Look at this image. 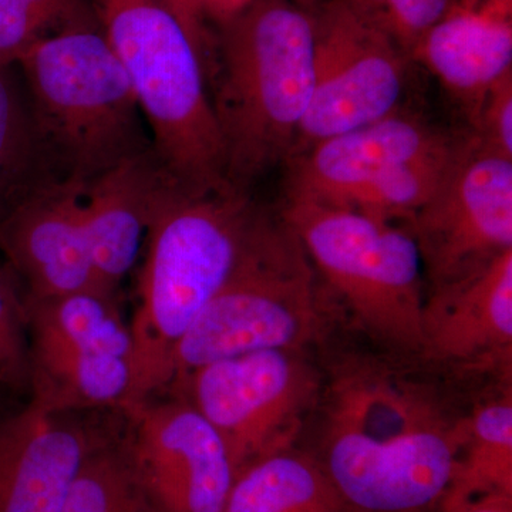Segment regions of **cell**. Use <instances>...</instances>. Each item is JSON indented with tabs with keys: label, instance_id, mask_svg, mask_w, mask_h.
<instances>
[{
	"label": "cell",
	"instance_id": "cell-8",
	"mask_svg": "<svg viewBox=\"0 0 512 512\" xmlns=\"http://www.w3.org/2000/svg\"><path fill=\"white\" fill-rule=\"evenodd\" d=\"M188 402L220 434L237 474L289 450L318 379L295 350H265L202 366L180 380Z\"/></svg>",
	"mask_w": 512,
	"mask_h": 512
},
{
	"label": "cell",
	"instance_id": "cell-13",
	"mask_svg": "<svg viewBox=\"0 0 512 512\" xmlns=\"http://www.w3.org/2000/svg\"><path fill=\"white\" fill-rule=\"evenodd\" d=\"M456 140L420 117L394 111L289 158L286 197L339 205L380 175L444 150Z\"/></svg>",
	"mask_w": 512,
	"mask_h": 512
},
{
	"label": "cell",
	"instance_id": "cell-3",
	"mask_svg": "<svg viewBox=\"0 0 512 512\" xmlns=\"http://www.w3.org/2000/svg\"><path fill=\"white\" fill-rule=\"evenodd\" d=\"M313 72L315 26L301 10L264 0L228 19L208 80L232 187L248 191L288 161L311 103Z\"/></svg>",
	"mask_w": 512,
	"mask_h": 512
},
{
	"label": "cell",
	"instance_id": "cell-6",
	"mask_svg": "<svg viewBox=\"0 0 512 512\" xmlns=\"http://www.w3.org/2000/svg\"><path fill=\"white\" fill-rule=\"evenodd\" d=\"M282 221L315 271L375 338L423 349V264L409 228L325 202L286 197Z\"/></svg>",
	"mask_w": 512,
	"mask_h": 512
},
{
	"label": "cell",
	"instance_id": "cell-10",
	"mask_svg": "<svg viewBox=\"0 0 512 512\" xmlns=\"http://www.w3.org/2000/svg\"><path fill=\"white\" fill-rule=\"evenodd\" d=\"M404 56L396 40L365 13L333 12L315 29L311 103L289 158L400 110L407 79Z\"/></svg>",
	"mask_w": 512,
	"mask_h": 512
},
{
	"label": "cell",
	"instance_id": "cell-16",
	"mask_svg": "<svg viewBox=\"0 0 512 512\" xmlns=\"http://www.w3.org/2000/svg\"><path fill=\"white\" fill-rule=\"evenodd\" d=\"M170 178L151 148L84 185V229L97 278L106 291H116L136 266L158 195Z\"/></svg>",
	"mask_w": 512,
	"mask_h": 512
},
{
	"label": "cell",
	"instance_id": "cell-14",
	"mask_svg": "<svg viewBox=\"0 0 512 512\" xmlns=\"http://www.w3.org/2000/svg\"><path fill=\"white\" fill-rule=\"evenodd\" d=\"M40 397L0 424V512H60L97 446Z\"/></svg>",
	"mask_w": 512,
	"mask_h": 512
},
{
	"label": "cell",
	"instance_id": "cell-11",
	"mask_svg": "<svg viewBox=\"0 0 512 512\" xmlns=\"http://www.w3.org/2000/svg\"><path fill=\"white\" fill-rule=\"evenodd\" d=\"M126 454L154 512H224L237 471L220 434L188 400L127 409Z\"/></svg>",
	"mask_w": 512,
	"mask_h": 512
},
{
	"label": "cell",
	"instance_id": "cell-7",
	"mask_svg": "<svg viewBox=\"0 0 512 512\" xmlns=\"http://www.w3.org/2000/svg\"><path fill=\"white\" fill-rule=\"evenodd\" d=\"M315 269L291 229L266 221L237 272L178 340L171 383L202 366L265 350H298L323 326Z\"/></svg>",
	"mask_w": 512,
	"mask_h": 512
},
{
	"label": "cell",
	"instance_id": "cell-18",
	"mask_svg": "<svg viewBox=\"0 0 512 512\" xmlns=\"http://www.w3.org/2000/svg\"><path fill=\"white\" fill-rule=\"evenodd\" d=\"M25 311L32 335L30 365L79 369L106 357L131 362L130 325L121 318L113 292L89 289L59 298L25 299Z\"/></svg>",
	"mask_w": 512,
	"mask_h": 512
},
{
	"label": "cell",
	"instance_id": "cell-24",
	"mask_svg": "<svg viewBox=\"0 0 512 512\" xmlns=\"http://www.w3.org/2000/svg\"><path fill=\"white\" fill-rule=\"evenodd\" d=\"M90 12L89 0H0V66L18 64L39 40Z\"/></svg>",
	"mask_w": 512,
	"mask_h": 512
},
{
	"label": "cell",
	"instance_id": "cell-12",
	"mask_svg": "<svg viewBox=\"0 0 512 512\" xmlns=\"http://www.w3.org/2000/svg\"><path fill=\"white\" fill-rule=\"evenodd\" d=\"M83 187L47 181L0 220V251L28 285L26 299L103 289L84 229Z\"/></svg>",
	"mask_w": 512,
	"mask_h": 512
},
{
	"label": "cell",
	"instance_id": "cell-15",
	"mask_svg": "<svg viewBox=\"0 0 512 512\" xmlns=\"http://www.w3.org/2000/svg\"><path fill=\"white\" fill-rule=\"evenodd\" d=\"M512 249L434 289L423 312V349L434 359L485 363L511 356Z\"/></svg>",
	"mask_w": 512,
	"mask_h": 512
},
{
	"label": "cell",
	"instance_id": "cell-29",
	"mask_svg": "<svg viewBox=\"0 0 512 512\" xmlns=\"http://www.w3.org/2000/svg\"><path fill=\"white\" fill-rule=\"evenodd\" d=\"M441 512H512V494H487L456 503H441Z\"/></svg>",
	"mask_w": 512,
	"mask_h": 512
},
{
	"label": "cell",
	"instance_id": "cell-23",
	"mask_svg": "<svg viewBox=\"0 0 512 512\" xmlns=\"http://www.w3.org/2000/svg\"><path fill=\"white\" fill-rule=\"evenodd\" d=\"M60 512H154L126 454L96 447L74 481Z\"/></svg>",
	"mask_w": 512,
	"mask_h": 512
},
{
	"label": "cell",
	"instance_id": "cell-5",
	"mask_svg": "<svg viewBox=\"0 0 512 512\" xmlns=\"http://www.w3.org/2000/svg\"><path fill=\"white\" fill-rule=\"evenodd\" d=\"M165 173L197 190L228 185L210 59L164 0H89Z\"/></svg>",
	"mask_w": 512,
	"mask_h": 512
},
{
	"label": "cell",
	"instance_id": "cell-30",
	"mask_svg": "<svg viewBox=\"0 0 512 512\" xmlns=\"http://www.w3.org/2000/svg\"><path fill=\"white\" fill-rule=\"evenodd\" d=\"M197 3L202 16H204L205 10H210L212 13L227 16L229 19L237 15L241 6H244L245 0H197Z\"/></svg>",
	"mask_w": 512,
	"mask_h": 512
},
{
	"label": "cell",
	"instance_id": "cell-1",
	"mask_svg": "<svg viewBox=\"0 0 512 512\" xmlns=\"http://www.w3.org/2000/svg\"><path fill=\"white\" fill-rule=\"evenodd\" d=\"M268 218L231 184L197 190L170 178L158 195L138 279L130 397L124 409L171 383L178 340L244 262Z\"/></svg>",
	"mask_w": 512,
	"mask_h": 512
},
{
	"label": "cell",
	"instance_id": "cell-2",
	"mask_svg": "<svg viewBox=\"0 0 512 512\" xmlns=\"http://www.w3.org/2000/svg\"><path fill=\"white\" fill-rule=\"evenodd\" d=\"M461 440L463 420L448 419L426 390L357 366L333 383L323 468L345 504L416 512L446 494Z\"/></svg>",
	"mask_w": 512,
	"mask_h": 512
},
{
	"label": "cell",
	"instance_id": "cell-27",
	"mask_svg": "<svg viewBox=\"0 0 512 512\" xmlns=\"http://www.w3.org/2000/svg\"><path fill=\"white\" fill-rule=\"evenodd\" d=\"M376 3L384 16L380 28L410 53L448 10V0H376Z\"/></svg>",
	"mask_w": 512,
	"mask_h": 512
},
{
	"label": "cell",
	"instance_id": "cell-4",
	"mask_svg": "<svg viewBox=\"0 0 512 512\" xmlns=\"http://www.w3.org/2000/svg\"><path fill=\"white\" fill-rule=\"evenodd\" d=\"M18 64L53 181L86 185L153 148L127 74L93 10L39 40Z\"/></svg>",
	"mask_w": 512,
	"mask_h": 512
},
{
	"label": "cell",
	"instance_id": "cell-22",
	"mask_svg": "<svg viewBox=\"0 0 512 512\" xmlns=\"http://www.w3.org/2000/svg\"><path fill=\"white\" fill-rule=\"evenodd\" d=\"M461 137L444 150L380 175L372 183L353 191L338 207L363 212L383 221H409L439 190L456 157Z\"/></svg>",
	"mask_w": 512,
	"mask_h": 512
},
{
	"label": "cell",
	"instance_id": "cell-20",
	"mask_svg": "<svg viewBox=\"0 0 512 512\" xmlns=\"http://www.w3.org/2000/svg\"><path fill=\"white\" fill-rule=\"evenodd\" d=\"M487 494H512V402L484 403L463 420V440L441 503Z\"/></svg>",
	"mask_w": 512,
	"mask_h": 512
},
{
	"label": "cell",
	"instance_id": "cell-28",
	"mask_svg": "<svg viewBox=\"0 0 512 512\" xmlns=\"http://www.w3.org/2000/svg\"><path fill=\"white\" fill-rule=\"evenodd\" d=\"M164 2L170 6V9L178 16V19L184 23L185 28L194 37L195 42L204 49L207 56H210L211 47L208 45L207 35H205L202 13L197 0H164Z\"/></svg>",
	"mask_w": 512,
	"mask_h": 512
},
{
	"label": "cell",
	"instance_id": "cell-25",
	"mask_svg": "<svg viewBox=\"0 0 512 512\" xmlns=\"http://www.w3.org/2000/svg\"><path fill=\"white\" fill-rule=\"evenodd\" d=\"M25 301L12 276L0 271V383H19L30 372Z\"/></svg>",
	"mask_w": 512,
	"mask_h": 512
},
{
	"label": "cell",
	"instance_id": "cell-19",
	"mask_svg": "<svg viewBox=\"0 0 512 512\" xmlns=\"http://www.w3.org/2000/svg\"><path fill=\"white\" fill-rule=\"evenodd\" d=\"M343 505L322 464L285 450L239 471L224 512H342Z\"/></svg>",
	"mask_w": 512,
	"mask_h": 512
},
{
	"label": "cell",
	"instance_id": "cell-17",
	"mask_svg": "<svg viewBox=\"0 0 512 512\" xmlns=\"http://www.w3.org/2000/svg\"><path fill=\"white\" fill-rule=\"evenodd\" d=\"M412 55L470 113L493 84L512 73L510 0L447 10Z\"/></svg>",
	"mask_w": 512,
	"mask_h": 512
},
{
	"label": "cell",
	"instance_id": "cell-21",
	"mask_svg": "<svg viewBox=\"0 0 512 512\" xmlns=\"http://www.w3.org/2000/svg\"><path fill=\"white\" fill-rule=\"evenodd\" d=\"M10 66H0V220L40 185L53 181L40 151L29 104Z\"/></svg>",
	"mask_w": 512,
	"mask_h": 512
},
{
	"label": "cell",
	"instance_id": "cell-26",
	"mask_svg": "<svg viewBox=\"0 0 512 512\" xmlns=\"http://www.w3.org/2000/svg\"><path fill=\"white\" fill-rule=\"evenodd\" d=\"M468 117L471 134L491 150L512 158V73L493 84Z\"/></svg>",
	"mask_w": 512,
	"mask_h": 512
},
{
	"label": "cell",
	"instance_id": "cell-9",
	"mask_svg": "<svg viewBox=\"0 0 512 512\" xmlns=\"http://www.w3.org/2000/svg\"><path fill=\"white\" fill-rule=\"evenodd\" d=\"M434 289L512 249V158L461 137L439 190L407 221Z\"/></svg>",
	"mask_w": 512,
	"mask_h": 512
}]
</instances>
